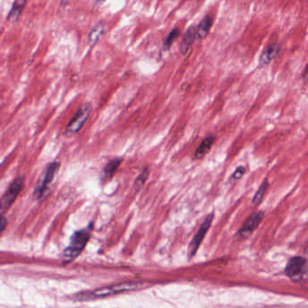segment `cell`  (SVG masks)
<instances>
[{
	"instance_id": "6da1fadb",
	"label": "cell",
	"mask_w": 308,
	"mask_h": 308,
	"mask_svg": "<svg viewBox=\"0 0 308 308\" xmlns=\"http://www.w3.org/2000/svg\"><path fill=\"white\" fill-rule=\"evenodd\" d=\"M140 283L135 282H125L112 285L108 287H103L100 288H97L95 290L87 291L82 292L80 294L74 296V299L79 301H87V300L99 299L103 297H107L110 295H116L124 292H129V291L135 290L137 288L141 287Z\"/></svg>"
},
{
	"instance_id": "7a4b0ae2",
	"label": "cell",
	"mask_w": 308,
	"mask_h": 308,
	"mask_svg": "<svg viewBox=\"0 0 308 308\" xmlns=\"http://www.w3.org/2000/svg\"><path fill=\"white\" fill-rule=\"evenodd\" d=\"M90 238V227L75 232L70 239V244L62 253L63 261L69 262L76 259L85 248L86 244H88Z\"/></svg>"
},
{
	"instance_id": "3957f363",
	"label": "cell",
	"mask_w": 308,
	"mask_h": 308,
	"mask_svg": "<svg viewBox=\"0 0 308 308\" xmlns=\"http://www.w3.org/2000/svg\"><path fill=\"white\" fill-rule=\"evenodd\" d=\"M90 113H91L90 104L86 103L84 105H82V107L78 109L77 113L75 114V116H73L72 119L69 121V123L67 125L66 131H65L66 134L70 136V135L77 133L87 122Z\"/></svg>"
},
{
	"instance_id": "277c9868",
	"label": "cell",
	"mask_w": 308,
	"mask_h": 308,
	"mask_svg": "<svg viewBox=\"0 0 308 308\" xmlns=\"http://www.w3.org/2000/svg\"><path fill=\"white\" fill-rule=\"evenodd\" d=\"M214 216V213H210L209 214H207L205 220L202 222L201 225L199 226V229L197 230V234L193 237L192 241L190 242L189 247H188V256H189V258H192L197 253V250L200 247L203 240L206 236V234H207V232L209 230L210 226L213 222Z\"/></svg>"
},
{
	"instance_id": "5b68a950",
	"label": "cell",
	"mask_w": 308,
	"mask_h": 308,
	"mask_svg": "<svg viewBox=\"0 0 308 308\" xmlns=\"http://www.w3.org/2000/svg\"><path fill=\"white\" fill-rule=\"evenodd\" d=\"M24 183H25L24 179L18 178L14 181L12 184L10 185L9 189L7 190V192L5 193L0 200V210L5 211V210L9 209L11 205L13 204V202L16 200L19 193L21 192L23 187H24Z\"/></svg>"
},
{
	"instance_id": "8992f818",
	"label": "cell",
	"mask_w": 308,
	"mask_h": 308,
	"mask_svg": "<svg viewBox=\"0 0 308 308\" xmlns=\"http://www.w3.org/2000/svg\"><path fill=\"white\" fill-rule=\"evenodd\" d=\"M265 213L263 211H258L251 214L248 218L245 220L243 226L240 229L238 234L243 238H247L256 230L259 225L261 224L262 220L264 218Z\"/></svg>"
},
{
	"instance_id": "52a82bcc",
	"label": "cell",
	"mask_w": 308,
	"mask_h": 308,
	"mask_svg": "<svg viewBox=\"0 0 308 308\" xmlns=\"http://www.w3.org/2000/svg\"><path fill=\"white\" fill-rule=\"evenodd\" d=\"M281 49L280 43L278 41H274L269 43L267 47L261 52L260 57V66L264 67L270 64V62L279 54Z\"/></svg>"
},
{
	"instance_id": "ba28073f",
	"label": "cell",
	"mask_w": 308,
	"mask_h": 308,
	"mask_svg": "<svg viewBox=\"0 0 308 308\" xmlns=\"http://www.w3.org/2000/svg\"><path fill=\"white\" fill-rule=\"evenodd\" d=\"M59 167H60V163H52L48 166L43 182H42L41 186L39 187L38 189L36 190V195H37L38 198L43 197L44 193L47 191L48 188H49L52 180L54 179L56 172L59 170Z\"/></svg>"
},
{
	"instance_id": "9c48e42d",
	"label": "cell",
	"mask_w": 308,
	"mask_h": 308,
	"mask_svg": "<svg viewBox=\"0 0 308 308\" xmlns=\"http://www.w3.org/2000/svg\"><path fill=\"white\" fill-rule=\"evenodd\" d=\"M306 265V261L302 257H295L291 259L287 266V274L290 277H295L298 276L301 273H303L304 268Z\"/></svg>"
},
{
	"instance_id": "30bf717a",
	"label": "cell",
	"mask_w": 308,
	"mask_h": 308,
	"mask_svg": "<svg viewBox=\"0 0 308 308\" xmlns=\"http://www.w3.org/2000/svg\"><path fill=\"white\" fill-rule=\"evenodd\" d=\"M197 40V33H196V27L190 26L188 27V30L186 31L183 38L181 40L180 43V52L182 54H186L189 49L191 48L194 42Z\"/></svg>"
},
{
	"instance_id": "8fae6325",
	"label": "cell",
	"mask_w": 308,
	"mask_h": 308,
	"mask_svg": "<svg viewBox=\"0 0 308 308\" xmlns=\"http://www.w3.org/2000/svg\"><path fill=\"white\" fill-rule=\"evenodd\" d=\"M27 4V0H15L7 17V20L10 23L17 22L19 17H21L22 13Z\"/></svg>"
},
{
	"instance_id": "7c38bea8",
	"label": "cell",
	"mask_w": 308,
	"mask_h": 308,
	"mask_svg": "<svg viewBox=\"0 0 308 308\" xmlns=\"http://www.w3.org/2000/svg\"><path fill=\"white\" fill-rule=\"evenodd\" d=\"M212 26H213V17L210 15H206L196 27L197 40L205 39L209 33Z\"/></svg>"
},
{
	"instance_id": "4fadbf2b",
	"label": "cell",
	"mask_w": 308,
	"mask_h": 308,
	"mask_svg": "<svg viewBox=\"0 0 308 308\" xmlns=\"http://www.w3.org/2000/svg\"><path fill=\"white\" fill-rule=\"evenodd\" d=\"M214 141H215V138L213 135L205 137L202 141L201 144L195 151V157L197 159L204 158L205 155L209 152L212 146L214 145Z\"/></svg>"
},
{
	"instance_id": "5bb4252c",
	"label": "cell",
	"mask_w": 308,
	"mask_h": 308,
	"mask_svg": "<svg viewBox=\"0 0 308 308\" xmlns=\"http://www.w3.org/2000/svg\"><path fill=\"white\" fill-rule=\"evenodd\" d=\"M123 159L115 158L111 160L109 163H107V166L104 168V177L106 179H111L114 174L116 173L117 169L122 164Z\"/></svg>"
},
{
	"instance_id": "9a60e30c",
	"label": "cell",
	"mask_w": 308,
	"mask_h": 308,
	"mask_svg": "<svg viewBox=\"0 0 308 308\" xmlns=\"http://www.w3.org/2000/svg\"><path fill=\"white\" fill-rule=\"evenodd\" d=\"M104 25L102 23H98L97 25L93 26V28L90 30L89 34V43L90 45H94L98 43L99 39L101 38L103 33H104Z\"/></svg>"
},
{
	"instance_id": "2e32d148",
	"label": "cell",
	"mask_w": 308,
	"mask_h": 308,
	"mask_svg": "<svg viewBox=\"0 0 308 308\" xmlns=\"http://www.w3.org/2000/svg\"><path fill=\"white\" fill-rule=\"evenodd\" d=\"M268 188H269V180L266 178L265 180H263V182L261 183L259 189L257 190V192L255 193L254 197H253V205L257 206V205H259L261 204L262 200H263V198H264V196H265Z\"/></svg>"
},
{
	"instance_id": "e0dca14e",
	"label": "cell",
	"mask_w": 308,
	"mask_h": 308,
	"mask_svg": "<svg viewBox=\"0 0 308 308\" xmlns=\"http://www.w3.org/2000/svg\"><path fill=\"white\" fill-rule=\"evenodd\" d=\"M181 31L179 28H173L172 30L167 35L166 39L164 40V43H163V49L164 50H169L170 48L172 46V44L174 43L176 40L178 39V37L180 36Z\"/></svg>"
},
{
	"instance_id": "ac0fdd59",
	"label": "cell",
	"mask_w": 308,
	"mask_h": 308,
	"mask_svg": "<svg viewBox=\"0 0 308 308\" xmlns=\"http://www.w3.org/2000/svg\"><path fill=\"white\" fill-rule=\"evenodd\" d=\"M149 175H150V171H149L148 168H145L143 171H141L139 176L137 177L136 180L134 181V185H133V187L136 190L141 189L144 186L146 181L149 178Z\"/></svg>"
},
{
	"instance_id": "d6986e66",
	"label": "cell",
	"mask_w": 308,
	"mask_h": 308,
	"mask_svg": "<svg viewBox=\"0 0 308 308\" xmlns=\"http://www.w3.org/2000/svg\"><path fill=\"white\" fill-rule=\"evenodd\" d=\"M244 173H245V168L244 166H239L234 172V174L232 175V180H239L240 179L243 178Z\"/></svg>"
},
{
	"instance_id": "ffe728a7",
	"label": "cell",
	"mask_w": 308,
	"mask_h": 308,
	"mask_svg": "<svg viewBox=\"0 0 308 308\" xmlns=\"http://www.w3.org/2000/svg\"><path fill=\"white\" fill-rule=\"evenodd\" d=\"M8 221L5 217H0V234L4 231L5 228L7 226Z\"/></svg>"
},
{
	"instance_id": "44dd1931",
	"label": "cell",
	"mask_w": 308,
	"mask_h": 308,
	"mask_svg": "<svg viewBox=\"0 0 308 308\" xmlns=\"http://www.w3.org/2000/svg\"><path fill=\"white\" fill-rule=\"evenodd\" d=\"M303 80L304 82H308V62L304 68V73H303Z\"/></svg>"
},
{
	"instance_id": "7402d4cb",
	"label": "cell",
	"mask_w": 308,
	"mask_h": 308,
	"mask_svg": "<svg viewBox=\"0 0 308 308\" xmlns=\"http://www.w3.org/2000/svg\"><path fill=\"white\" fill-rule=\"evenodd\" d=\"M105 1H106V0H96V3L98 5L102 4Z\"/></svg>"
}]
</instances>
